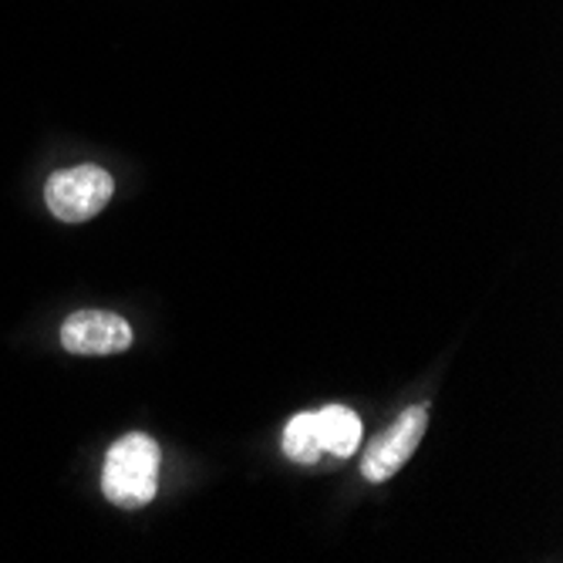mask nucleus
<instances>
[{"mask_svg": "<svg viewBox=\"0 0 563 563\" xmlns=\"http://www.w3.org/2000/svg\"><path fill=\"white\" fill-rule=\"evenodd\" d=\"M159 470H163V449L156 445V439H148L145 432H129L106 455L101 493L122 509H139L156 499Z\"/></svg>", "mask_w": 563, "mask_h": 563, "instance_id": "1", "label": "nucleus"}, {"mask_svg": "<svg viewBox=\"0 0 563 563\" xmlns=\"http://www.w3.org/2000/svg\"><path fill=\"white\" fill-rule=\"evenodd\" d=\"M115 179L101 166H71L47 179L44 202L62 223H85L112 202Z\"/></svg>", "mask_w": 563, "mask_h": 563, "instance_id": "2", "label": "nucleus"}, {"mask_svg": "<svg viewBox=\"0 0 563 563\" xmlns=\"http://www.w3.org/2000/svg\"><path fill=\"white\" fill-rule=\"evenodd\" d=\"M426 426H429V408L426 405H412L405 408V412L395 419V426L378 435L365 459H362V473L368 483H388L408 459H412V452L419 449L422 435H426Z\"/></svg>", "mask_w": 563, "mask_h": 563, "instance_id": "3", "label": "nucleus"}, {"mask_svg": "<svg viewBox=\"0 0 563 563\" xmlns=\"http://www.w3.org/2000/svg\"><path fill=\"white\" fill-rule=\"evenodd\" d=\"M62 347L85 357L119 354L132 347V328L112 311H78L62 324Z\"/></svg>", "mask_w": 563, "mask_h": 563, "instance_id": "4", "label": "nucleus"}, {"mask_svg": "<svg viewBox=\"0 0 563 563\" xmlns=\"http://www.w3.org/2000/svg\"><path fill=\"white\" fill-rule=\"evenodd\" d=\"M314 422H318L321 449L338 455V459L354 455V449L362 445V419H357L344 405L321 408V412H314Z\"/></svg>", "mask_w": 563, "mask_h": 563, "instance_id": "5", "label": "nucleus"}, {"mask_svg": "<svg viewBox=\"0 0 563 563\" xmlns=\"http://www.w3.org/2000/svg\"><path fill=\"white\" fill-rule=\"evenodd\" d=\"M284 455L290 459V463H300V466H311L324 455L314 412H300V416H294L287 422V429H284Z\"/></svg>", "mask_w": 563, "mask_h": 563, "instance_id": "6", "label": "nucleus"}]
</instances>
